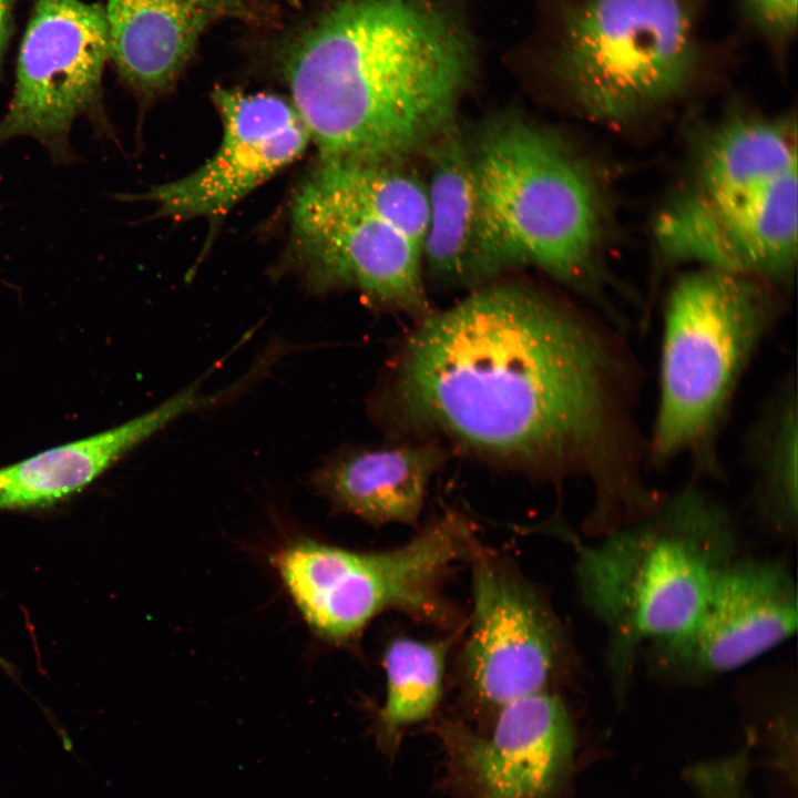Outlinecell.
I'll return each mask as SVG.
<instances>
[{
    "instance_id": "cell-20",
    "label": "cell",
    "mask_w": 798,
    "mask_h": 798,
    "mask_svg": "<svg viewBox=\"0 0 798 798\" xmlns=\"http://www.w3.org/2000/svg\"><path fill=\"white\" fill-rule=\"evenodd\" d=\"M796 126L787 120L737 116L707 139L689 188L723 197L766 186L798 171Z\"/></svg>"
},
{
    "instance_id": "cell-12",
    "label": "cell",
    "mask_w": 798,
    "mask_h": 798,
    "mask_svg": "<svg viewBox=\"0 0 798 798\" xmlns=\"http://www.w3.org/2000/svg\"><path fill=\"white\" fill-rule=\"evenodd\" d=\"M487 734L444 720L437 727L448 782L458 798H559L570 780L575 734L552 690L505 704Z\"/></svg>"
},
{
    "instance_id": "cell-7",
    "label": "cell",
    "mask_w": 798,
    "mask_h": 798,
    "mask_svg": "<svg viewBox=\"0 0 798 798\" xmlns=\"http://www.w3.org/2000/svg\"><path fill=\"white\" fill-rule=\"evenodd\" d=\"M473 540L466 518L448 512L392 550L360 553L300 539L273 561L313 631L339 643L387 611L450 625L440 585L450 567L468 557Z\"/></svg>"
},
{
    "instance_id": "cell-26",
    "label": "cell",
    "mask_w": 798,
    "mask_h": 798,
    "mask_svg": "<svg viewBox=\"0 0 798 798\" xmlns=\"http://www.w3.org/2000/svg\"><path fill=\"white\" fill-rule=\"evenodd\" d=\"M286 1H288L291 4H297L299 2V0H286Z\"/></svg>"
},
{
    "instance_id": "cell-1",
    "label": "cell",
    "mask_w": 798,
    "mask_h": 798,
    "mask_svg": "<svg viewBox=\"0 0 798 798\" xmlns=\"http://www.w3.org/2000/svg\"><path fill=\"white\" fill-rule=\"evenodd\" d=\"M623 329L532 287L488 284L417 320L371 400L395 439H432L541 479H582L597 538L654 511L638 362Z\"/></svg>"
},
{
    "instance_id": "cell-24",
    "label": "cell",
    "mask_w": 798,
    "mask_h": 798,
    "mask_svg": "<svg viewBox=\"0 0 798 798\" xmlns=\"http://www.w3.org/2000/svg\"><path fill=\"white\" fill-rule=\"evenodd\" d=\"M14 0H0V60L9 37Z\"/></svg>"
},
{
    "instance_id": "cell-14",
    "label": "cell",
    "mask_w": 798,
    "mask_h": 798,
    "mask_svg": "<svg viewBox=\"0 0 798 798\" xmlns=\"http://www.w3.org/2000/svg\"><path fill=\"white\" fill-rule=\"evenodd\" d=\"M656 239L673 263H693L770 285L789 280L798 244V172L728 205L682 191L661 213Z\"/></svg>"
},
{
    "instance_id": "cell-16",
    "label": "cell",
    "mask_w": 798,
    "mask_h": 798,
    "mask_svg": "<svg viewBox=\"0 0 798 798\" xmlns=\"http://www.w3.org/2000/svg\"><path fill=\"white\" fill-rule=\"evenodd\" d=\"M432 439H395L345 450L311 477L317 492L338 510L372 524L415 523L432 477L449 458Z\"/></svg>"
},
{
    "instance_id": "cell-11",
    "label": "cell",
    "mask_w": 798,
    "mask_h": 798,
    "mask_svg": "<svg viewBox=\"0 0 798 798\" xmlns=\"http://www.w3.org/2000/svg\"><path fill=\"white\" fill-rule=\"evenodd\" d=\"M797 594L786 560L737 555L719 573L690 625L648 645L652 671L692 685L747 665L796 632Z\"/></svg>"
},
{
    "instance_id": "cell-22",
    "label": "cell",
    "mask_w": 798,
    "mask_h": 798,
    "mask_svg": "<svg viewBox=\"0 0 798 798\" xmlns=\"http://www.w3.org/2000/svg\"><path fill=\"white\" fill-rule=\"evenodd\" d=\"M382 162H319L316 171L359 208L397 231L422 253L429 218L427 187Z\"/></svg>"
},
{
    "instance_id": "cell-21",
    "label": "cell",
    "mask_w": 798,
    "mask_h": 798,
    "mask_svg": "<svg viewBox=\"0 0 798 798\" xmlns=\"http://www.w3.org/2000/svg\"><path fill=\"white\" fill-rule=\"evenodd\" d=\"M451 637L421 641L393 640L383 654L386 696L376 718L380 747L393 754L403 730L434 713L443 694Z\"/></svg>"
},
{
    "instance_id": "cell-15",
    "label": "cell",
    "mask_w": 798,
    "mask_h": 798,
    "mask_svg": "<svg viewBox=\"0 0 798 798\" xmlns=\"http://www.w3.org/2000/svg\"><path fill=\"white\" fill-rule=\"evenodd\" d=\"M111 61L122 80L143 96L168 89L214 24L269 19L259 0H106Z\"/></svg>"
},
{
    "instance_id": "cell-25",
    "label": "cell",
    "mask_w": 798,
    "mask_h": 798,
    "mask_svg": "<svg viewBox=\"0 0 798 798\" xmlns=\"http://www.w3.org/2000/svg\"><path fill=\"white\" fill-rule=\"evenodd\" d=\"M0 667L6 669L9 673L11 672V665H9L8 662L4 661L1 656H0Z\"/></svg>"
},
{
    "instance_id": "cell-8",
    "label": "cell",
    "mask_w": 798,
    "mask_h": 798,
    "mask_svg": "<svg viewBox=\"0 0 798 798\" xmlns=\"http://www.w3.org/2000/svg\"><path fill=\"white\" fill-rule=\"evenodd\" d=\"M111 61L104 6L83 0H37L23 34L16 82L0 120V145L28 136L55 161L71 160L76 119L106 129L102 78Z\"/></svg>"
},
{
    "instance_id": "cell-10",
    "label": "cell",
    "mask_w": 798,
    "mask_h": 798,
    "mask_svg": "<svg viewBox=\"0 0 798 798\" xmlns=\"http://www.w3.org/2000/svg\"><path fill=\"white\" fill-rule=\"evenodd\" d=\"M291 222L298 259L318 289L355 287L371 304L417 320L431 313L421 250L316 170L295 196Z\"/></svg>"
},
{
    "instance_id": "cell-4",
    "label": "cell",
    "mask_w": 798,
    "mask_h": 798,
    "mask_svg": "<svg viewBox=\"0 0 798 798\" xmlns=\"http://www.w3.org/2000/svg\"><path fill=\"white\" fill-rule=\"evenodd\" d=\"M470 150L488 280L509 267H538L620 326L603 297L605 205L586 163L556 133L513 116L488 125Z\"/></svg>"
},
{
    "instance_id": "cell-18",
    "label": "cell",
    "mask_w": 798,
    "mask_h": 798,
    "mask_svg": "<svg viewBox=\"0 0 798 798\" xmlns=\"http://www.w3.org/2000/svg\"><path fill=\"white\" fill-rule=\"evenodd\" d=\"M429 218L422 264L441 284L478 288L488 280L482 219L470 145L456 124L426 152Z\"/></svg>"
},
{
    "instance_id": "cell-3",
    "label": "cell",
    "mask_w": 798,
    "mask_h": 798,
    "mask_svg": "<svg viewBox=\"0 0 798 798\" xmlns=\"http://www.w3.org/2000/svg\"><path fill=\"white\" fill-rule=\"evenodd\" d=\"M572 543L580 596L606 632V669L622 702L640 649L690 625L737 556L738 535L727 507L689 482L594 544Z\"/></svg>"
},
{
    "instance_id": "cell-23",
    "label": "cell",
    "mask_w": 798,
    "mask_h": 798,
    "mask_svg": "<svg viewBox=\"0 0 798 798\" xmlns=\"http://www.w3.org/2000/svg\"><path fill=\"white\" fill-rule=\"evenodd\" d=\"M743 28L784 64L798 32V0H735Z\"/></svg>"
},
{
    "instance_id": "cell-6",
    "label": "cell",
    "mask_w": 798,
    "mask_h": 798,
    "mask_svg": "<svg viewBox=\"0 0 798 798\" xmlns=\"http://www.w3.org/2000/svg\"><path fill=\"white\" fill-rule=\"evenodd\" d=\"M710 0H557L550 69L594 123L621 127L692 93L728 54Z\"/></svg>"
},
{
    "instance_id": "cell-13",
    "label": "cell",
    "mask_w": 798,
    "mask_h": 798,
    "mask_svg": "<svg viewBox=\"0 0 798 798\" xmlns=\"http://www.w3.org/2000/svg\"><path fill=\"white\" fill-rule=\"evenodd\" d=\"M212 98L223 123L214 155L182 178L122 201L150 202L157 216L173 219L222 216L299 157L310 140L293 104L280 96L218 88Z\"/></svg>"
},
{
    "instance_id": "cell-17",
    "label": "cell",
    "mask_w": 798,
    "mask_h": 798,
    "mask_svg": "<svg viewBox=\"0 0 798 798\" xmlns=\"http://www.w3.org/2000/svg\"><path fill=\"white\" fill-rule=\"evenodd\" d=\"M212 401L193 386L123 424L1 468L0 510L44 509L64 501L167 423Z\"/></svg>"
},
{
    "instance_id": "cell-9",
    "label": "cell",
    "mask_w": 798,
    "mask_h": 798,
    "mask_svg": "<svg viewBox=\"0 0 798 798\" xmlns=\"http://www.w3.org/2000/svg\"><path fill=\"white\" fill-rule=\"evenodd\" d=\"M473 611L462 653L467 694L492 716L515 699L552 690L574 656L549 602L514 567L472 542Z\"/></svg>"
},
{
    "instance_id": "cell-2",
    "label": "cell",
    "mask_w": 798,
    "mask_h": 798,
    "mask_svg": "<svg viewBox=\"0 0 798 798\" xmlns=\"http://www.w3.org/2000/svg\"><path fill=\"white\" fill-rule=\"evenodd\" d=\"M320 162L399 164L453 126L469 37L433 0H336L280 50Z\"/></svg>"
},
{
    "instance_id": "cell-5",
    "label": "cell",
    "mask_w": 798,
    "mask_h": 798,
    "mask_svg": "<svg viewBox=\"0 0 798 798\" xmlns=\"http://www.w3.org/2000/svg\"><path fill=\"white\" fill-rule=\"evenodd\" d=\"M779 310L773 285L753 277L699 267L675 280L663 309L647 466L686 458L699 474L722 475L723 427Z\"/></svg>"
},
{
    "instance_id": "cell-19",
    "label": "cell",
    "mask_w": 798,
    "mask_h": 798,
    "mask_svg": "<svg viewBox=\"0 0 798 798\" xmlns=\"http://www.w3.org/2000/svg\"><path fill=\"white\" fill-rule=\"evenodd\" d=\"M796 374H787L765 400L745 436L753 471L754 511L769 532L795 539L798 523V406Z\"/></svg>"
}]
</instances>
